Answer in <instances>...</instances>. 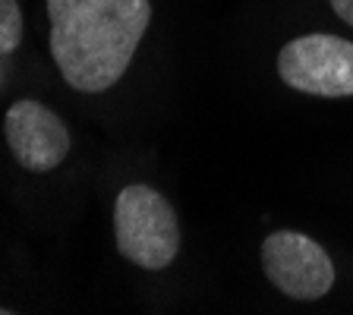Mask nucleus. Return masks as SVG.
<instances>
[{
  "instance_id": "4",
  "label": "nucleus",
  "mask_w": 353,
  "mask_h": 315,
  "mask_svg": "<svg viewBox=\"0 0 353 315\" xmlns=\"http://www.w3.org/2000/svg\"><path fill=\"white\" fill-rule=\"evenodd\" d=\"M262 272L284 296L300 303L322 300L334 287V265L312 236L274 230L262 243Z\"/></svg>"
},
{
  "instance_id": "5",
  "label": "nucleus",
  "mask_w": 353,
  "mask_h": 315,
  "mask_svg": "<svg viewBox=\"0 0 353 315\" xmlns=\"http://www.w3.org/2000/svg\"><path fill=\"white\" fill-rule=\"evenodd\" d=\"M3 132L16 164L29 174H51L70 154V130L63 120L32 98H22L7 110Z\"/></svg>"
},
{
  "instance_id": "8",
  "label": "nucleus",
  "mask_w": 353,
  "mask_h": 315,
  "mask_svg": "<svg viewBox=\"0 0 353 315\" xmlns=\"http://www.w3.org/2000/svg\"><path fill=\"white\" fill-rule=\"evenodd\" d=\"M0 315H13V309H0Z\"/></svg>"
},
{
  "instance_id": "1",
  "label": "nucleus",
  "mask_w": 353,
  "mask_h": 315,
  "mask_svg": "<svg viewBox=\"0 0 353 315\" xmlns=\"http://www.w3.org/2000/svg\"><path fill=\"white\" fill-rule=\"evenodd\" d=\"M51 57L63 82L98 95L130 70L152 22L148 0H48Z\"/></svg>"
},
{
  "instance_id": "3",
  "label": "nucleus",
  "mask_w": 353,
  "mask_h": 315,
  "mask_svg": "<svg viewBox=\"0 0 353 315\" xmlns=\"http://www.w3.org/2000/svg\"><path fill=\"white\" fill-rule=\"evenodd\" d=\"M284 85L316 98H353V41L338 35H300L278 54Z\"/></svg>"
},
{
  "instance_id": "7",
  "label": "nucleus",
  "mask_w": 353,
  "mask_h": 315,
  "mask_svg": "<svg viewBox=\"0 0 353 315\" xmlns=\"http://www.w3.org/2000/svg\"><path fill=\"white\" fill-rule=\"evenodd\" d=\"M331 10L353 29V0H331Z\"/></svg>"
},
{
  "instance_id": "6",
  "label": "nucleus",
  "mask_w": 353,
  "mask_h": 315,
  "mask_svg": "<svg viewBox=\"0 0 353 315\" xmlns=\"http://www.w3.org/2000/svg\"><path fill=\"white\" fill-rule=\"evenodd\" d=\"M22 10L16 0H0V57H7L22 41Z\"/></svg>"
},
{
  "instance_id": "2",
  "label": "nucleus",
  "mask_w": 353,
  "mask_h": 315,
  "mask_svg": "<svg viewBox=\"0 0 353 315\" xmlns=\"http://www.w3.org/2000/svg\"><path fill=\"white\" fill-rule=\"evenodd\" d=\"M114 236L120 256L145 272L168 268L180 252V224L174 205L145 183L120 190L114 205Z\"/></svg>"
}]
</instances>
